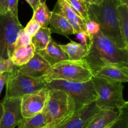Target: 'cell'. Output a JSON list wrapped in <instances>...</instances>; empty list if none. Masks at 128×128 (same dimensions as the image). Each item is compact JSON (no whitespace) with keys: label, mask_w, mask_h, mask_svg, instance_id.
<instances>
[{"label":"cell","mask_w":128,"mask_h":128,"mask_svg":"<svg viewBox=\"0 0 128 128\" xmlns=\"http://www.w3.org/2000/svg\"><path fill=\"white\" fill-rule=\"evenodd\" d=\"M92 74L106 65L128 67V50L121 49L101 32L94 36L88 44V52L84 58Z\"/></svg>","instance_id":"1"},{"label":"cell","mask_w":128,"mask_h":128,"mask_svg":"<svg viewBox=\"0 0 128 128\" xmlns=\"http://www.w3.org/2000/svg\"><path fill=\"white\" fill-rule=\"evenodd\" d=\"M120 0H103L98 5L88 6L90 20L96 21L100 26V32L113 41L120 48L128 50L120 32L117 8Z\"/></svg>","instance_id":"2"},{"label":"cell","mask_w":128,"mask_h":128,"mask_svg":"<svg viewBox=\"0 0 128 128\" xmlns=\"http://www.w3.org/2000/svg\"><path fill=\"white\" fill-rule=\"evenodd\" d=\"M93 74L86 60H65L50 66L41 76L47 83L53 80L83 82L92 79Z\"/></svg>","instance_id":"3"},{"label":"cell","mask_w":128,"mask_h":128,"mask_svg":"<svg viewBox=\"0 0 128 128\" xmlns=\"http://www.w3.org/2000/svg\"><path fill=\"white\" fill-rule=\"evenodd\" d=\"M48 90V98L43 110L48 120L46 128H58L74 113V102L71 96L64 91Z\"/></svg>","instance_id":"4"},{"label":"cell","mask_w":128,"mask_h":128,"mask_svg":"<svg viewBox=\"0 0 128 128\" xmlns=\"http://www.w3.org/2000/svg\"><path fill=\"white\" fill-rule=\"evenodd\" d=\"M92 80L98 94L96 105L101 110L119 111L128 107V102L124 100V86L122 82H114L92 76Z\"/></svg>","instance_id":"5"},{"label":"cell","mask_w":128,"mask_h":128,"mask_svg":"<svg viewBox=\"0 0 128 128\" xmlns=\"http://www.w3.org/2000/svg\"><path fill=\"white\" fill-rule=\"evenodd\" d=\"M46 86L48 89L60 90L71 96L74 102L76 110L94 102L98 99L92 79L83 82L53 80L47 82Z\"/></svg>","instance_id":"6"},{"label":"cell","mask_w":128,"mask_h":128,"mask_svg":"<svg viewBox=\"0 0 128 128\" xmlns=\"http://www.w3.org/2000/svg\"><path fill=\"white\" fill-rule=\"evenodd\" d=\"M6 98H22L46 87V82L41 76L32 78L21 73L17 70L8 72L6 82Z\"/></svg>","instance_id":"7"},{"label":"cell","mask_w":128,"mask_h":128,"mask_svg":"<svg viewBox=\"0 0 128 128\" xmlns=\"http://www.w3.org/2000/svg\"><path fill=\"white\" fill-rule=\"evenodd\" d=\"M23 28L18 18L9 11L0 15V58L11 59L18 35Z\"/></svg>","instance_id":"8"},{"label":"cell","mask_w":128,"mask_h":128,"mask_svg":"<svg viewBox=\"0 0 128 128\" xmlns=\"http://www.w3.org/2000/svg\"><path fill=\"white\" fill-rule=\"evenodd\" d=\"M48 92V89L46 87L21 98V108L23 118L31 117L42 111L47 102Z\"/></svg>","instance_id":"9"},{"label":"cell","mask_w":128,"mask_h":128,"mask_svg":"<svg viewBox=\"0 0 128 128\" xmlns=\"http://www.w3.org/2000/svg\"><path fill=\"white\" fill-rule=\"evenodd\" d=\"M21 98H6L2 100L4 112L0 128H14L23 117L21 113Z\"/></svg>","instance_id":"10"},{"label":"cell","mask_w":128,"mask_h":128,"mask_svg":"<svg viewBox=\"0 0 128 128\" xmlns=\"http://www.w3.org/2000/svg\"><path fill=\"white\" fill-rule=\"evenodd\" d=\"M101 110L94 101L76 110L68 121L58 128H86L92 119Z\"/></svg>","instance_id":"11"},{"label":"cell","mask_w":128,"mask_h":128,"mask_svg":"<svg viewBox=\"0 0 128 128\" xmlns=\"http://www.w3.org/2000/svg\"><path fill=\"white\" fill-rule=\"evenodd\" d=\"M52 12L66 18L73 27L76 34L86 32L84 21L65 0H58Z\"/></svg>","instance_id":"12"},{"label":"cell","mask_w":128,"mask_h":128,"mask_svg":"<svg viewBox=\"0 0 128 128\" xmlns=\"http://www.w3.org/2000/svg\"><path fill=\"white\" fill-rule=\"evenodd\" d=\"M93 76L114 82H127L128 67L118 65H106L101 68Z\"/></svg>","instance_id":"13"},{"label":"cell","mask_w":128,"mask_h":128,"mask_svg":"<svg viewBox=\"0 0 128 128\" xmlns=\"http://www.w3.org/2000/svg\"><path fill=\"white\" fill-rule=\"evenodd\" d=\"M50 66V64L39 52H35L26 64L19 68V71L30 77L38 78L42 76Z\"/></svg>","instance_id":"14"},{"label":"cell","mask_w":128,"mask_h":128,"mask_svg":"<svg viewBox=\"0 0 128 128\" xmlns=\"http://www.w3.org/2000/svg\"><path fill=\"white\" fill-rule=\"evenodd\" d=\"M39 53L46 60L50 66L69 60L67 55L61 48V44H58L53 40H51L46 48Z\"/></svg>","instance_id":"15"},{"label":"cell","mask_w":128,"mask_h":128,"mask_svg":"<svg viewBox=\"0 0 128 128\" xmlns=\"http://www.w3.org/2000/svg\"><path fill=\"white\" fill-rule=\"evenodd\" d=\"M50 26L49 28L51 33L54 32L66 37L71 34H76V32L70 22L63 16L52 11Z\"/></svg>","instance_id":"16"},{"label":"cell","mask_w":128,"mask_h":128,"mask_svg":"<svg viewBox=\"0 0 128 128\" xmlns=\"http://www.w3.org/2000/svg\"><path fill=\"white\" fill-rule=\"evenodd\" d=\"M118 115V111L101 110L92 119L86 128H108L116 121Z\"/></svg>","instance_id":"17"},{"label":"cell","mask_w":128,"mask_h":128,"mask_svg":"<svg viewBox=\"0 0 128 128\" xmlns=\"http://www.w3.org/2000/svg\"><path fill=\"white\" fill-rule=\"evenodd\" d=\"M61 47L69 60L71 61L84 60L88 52V44L82 45L73 41H71L66 44H61Z\"/></svg>","instance_id":"18"},{"label":"cell","mask_w":128,"mask_h":128,"mask_svg":"<svg viewBox=\"0 0 128 128\" xmlns=\"http://www.w3.org/2000/svg\"><path fill=\"white\" fill-rule=\"evenodd\" d=\"M34 53V50L31 44L26 47L18 48L14 51L11 60L15 66L20 68L26 64Z\"/></svg>","instance_id":"19"},{"label":"cell","mask_w":128,"mask_h":128,"mask_svg":"<svg viewBox=\"0 0 128 128\" xmlns=\"http://www.w3.org/2000/svg\"><path fill=\"white\" fill-rule=\"evenodd\" d=\"M51 34V31L48 27L40 28L38 31L31 38V44L35 52H39L46 48L52 40Z\"/></svg>","instance_id":"20"},{"label":"cell","mask_w":128,"mask_h":128,"mask_svg":"<svg viewBox=\"0 0 128 128\" xmlns=\"http://www.w3.org/2000/svg\"><path fill=\"white\" fill-rule=\"evenodd\" d=\"M48 124L46 112L42 110L40 113L30 118H22L18 125V128H43Z\"/></svg>","instance_id":"21"},{"label":"cell","mask_w":128,"mask_h":128,"mask_svg":"<svg viewBox=\"0 0 128 128\" xmlns=\"http://www.w3.org/2000/svg\"><path fill=\"white\" fill-rule=\"evenodd\" d=\"M118 20L121 36L128 46V4H121L117 8Z\"/></svg>","instance_id":"22"},{"label":"cell","mask_w":128,"mask_h":128,"mask_svg":"<svg viewBox=\"0 0 128 128\" xmlns=\"http://www.w3.org/2000/svg\"><path fill=\"white\" fill-rule=\"evenodd\" d=\"M51 16L52 11L49 10L46 2L40 3L37 9L33 11L32 19L36 21L41 28H48L50 25Z\"/></svg>","instance_id":"23"},{"label":"cell","mask_w":128,"mask_h":128,"mask_svg":"<svg viewBox=\"0 0 128 128\" xmlns=\"http://www.w3.org/2000/svg\"><path fill=\"white\" fill-rule=\"evenodd\" d=\"M71 8L86 22L88 21V6L83 1L80 0H65Z\"/></svg>","instance_id":"24"},{"label":"cell","mask_w":128,"mask_h":128,"mask_svg":"<svg viewBox=\"0 0 128 128\" xmlns=\"http://www.w3.org/2000/svg\"><path fill=\"white\" fill-rule=\"evenodd\" d=\"M118 111V118L108 128H128V106Z\"/></svg>","instance_id":"25"},{"label":"cell","mask_w":128,"mask_h":128,"mask_svg":"<svg viewBox=\"0 0 128 128\" xmlns=\"http://www.w3.org/2000/svg\"><path fill=\"white\" fill-rule=\"evenodd\" d=\"M85 30L89 37V41L100 32V26L96 21L89 20L85 22Z\"/></svg>","instance_id":"26"},{"label":"cell","mask_w":128,"mask_h":128,"mask_svg":"<svg viewBox=\"0 0 128 128\" xmlns=\"http://www.w3.org/2000/svg\"><path fill=\"white\" fill-rule=\"evenodd\" d=\"M31 44V37L24 31V28L19 32L15 43V49L20 47H26Z\"/></svg>","instance_id":"27"},{"label":"cell","mask_w":128,"mask_h":128,"mask_svg":"<svg viewBox=\"0 0 128 128\" xmlns=\"http://www.w3.org/2000/svg\"><path fill=\"white\" fill-rule=\"evenodd\" d=\"M18 68V67L14 64L11 59L4 60L0 58V74L4 72H11L17 70Z\"/></svg>","instance_id":"28"},{"label":"cell","mask_w":128,"mask_h":128,"mask_svg":"<svg viewBox=\"0 0 128 128\" xmlns=\"http://www.w3.org/2000/svg\"><path fill=\"white\" fill-rule=\"evenodd\" d=\"M18 1L19 0H5L4 9L6 12L9 11L14 16L18 18Z\"/></svg>","instance_id":"29"},{"label":"cell","mask_w":128,"mask_h":128,"mask_svg":"<svg viewBox=\"0 0 128 128\" xmlns=\"http://www.w3.org/2000/svg\"><path fill=\"white\" fill-rule=\"evenodd\" d=\"M40 28H41L40 25L31 18V20L26 24V27L24 28V30L30 37L32 38L38 31Z\"/></svg>","instance_id":"30"},{"label":"cell","mask_w":128,"mask_h":128,"mask_svg":"<svg viewBox=\"0 0 128 128\" xmlns=\"http://www.w3.org/2000/svg\"><path fill=\"white\" fill-rule=\"evenodd\" d=\"M76 39L80 41L81 44L88 45L89 44V37L86 32H79L76 34Z\"/></svg>","instance_id":"31"},{"label":"cell","mask_w":128,"mask_h":128,"mask_svg":"<svg viewBox=\"0 0 128 128\" xmlns=\"http://www.w3.org/2000/svg\"><path fill=\"white\" fill-rule=\"evenodd\" d=\"M8 72H4V73L0 74V95H1L4 86L6 84L8 81Z\"/></svg>","instance_id":"32"},{"label":"cell","mask_w":128,"mask_h":128,"mask_svg":"<svg viewBox=\"0 0 128 128\" xmlns=\"http://www.w3.org/2000/svg\"><path fill=\"white\" fill-rule=\"evenodd\" d=\"M25 1L31 6L33 11H34L40 4V0H25Z\"/></svg>","instance_id":"33"},{"label":"cell","mask_w":128,"mask_h":128,"mask_svg":"<svg viewBox=\"0 0 128 128\" xmlns=\"http://www.w3.org/2000/svg\"><path fill=\"white\" fill-rule=\"evenodd\" d=\"M103 0H84L88 6L90 5H98L102 2Z\"/></svg>","instance_id":"34"},{"label":"cell","mask_w":128,"mask_h":128,"mask_svg":"<svg viewBox=\"0 0 128 128\" xmlns=\"http://www.w3.org/2000/svg\"><path fill=\"white\" fill-rule=\"evenodd\" d=\"M5 0H0V15L6 13L4 9Z\"/></svg>","instance_id":"35"},{"label":"cell","mask_w":128,"mask_h":128,"mask_svg":"<svg viewBox=\"0 0 128 128\" xmlns=\"http://www.w3.org/2000/svg\"><path fill=\"white\" fill-rule=\"evenodd\" d=\"M3 112H4L3 104H2V101H0V122H1L2 116H3Z\"/></svg>","instance_id":"36"},{"label":"cell","mask_w":128,"mask_h":128,"mask_svg":"<svg viewBox=\"0 0 128 128\" xmlns=\"http://www.w3.org/2000/svg\"><path fill=\"white\" fill-rule=\"evenodd\" d=\"M121 1V4H128V0H120Z\"/></svg>","instance_id":"37"},{"label":"cell","mask_w":128,"mask_h":128,"mask_svg":"<svg viewBox=\"0 0 128 128\" xmlns=\"http://www.w3.org/2000/svg\"><path fill=\"white\" fill-rule=\"evenodd\" d=\"M46 0H40V3H45Z\"/></svg>","instance_id":"38"},{"label":"cell","mask_w":128,"mask_h":128,"mask_svg":"<svg viewBox=\"0 0 128 128\" xmlns=\"http://www.w3.org/2000/svg\"><path fill=\"white\" fill-rule=\"evenodd\" d=\"M80 1H84V0H80Z\"/></svg>","instance_id":"39"},{"label":"cell","mask_w":128,"mask_h":128,"mask_svg":"<svg viewBox=\"0 0 128 128\" xmlns=\"http://www.w3.org/2000/svg\"></svg>","instance_id":"40"}]
</instances>
